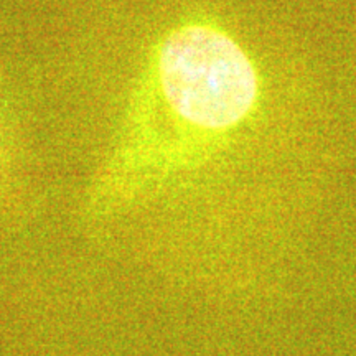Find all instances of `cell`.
Instances as JSON below:
<instances>
[{
    "instance_id": "1",
    "label": "cell",
    "mask_w": 356,
    "mask_h": 356,
    "mask_svg": "<svg viewBox=\"0 0 356 356\" xmlns=\"http://www.w3.org/2000/svg\"><path fill=\"white\" fill-rule=\"evenodd\" d=\"M159 63L168 102L195 126L233 127L254 108V66L220 30L202 25L178 29L163 43Z\"/></svg>"
}]
</instances>
